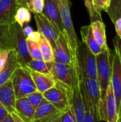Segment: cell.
Segmentation results:
<instances>
[{"label": "cell", "instance_id": "6da1fadb", "mask_svg": "<svg viewBox=\"0 0 121 122\" xmlns=\"http://www.w3.org/2000/svg\"><path fill=\"white\" fill-rule=\"evenodd\" d=\"M97 80L100 87L101 97L98 105V115L100 121L106 120L105 107L107 92L111 84L113 51L110 49L96 56Z\"/></svg>", "mask_w": 121, "mask_h": 122}, {"label": "cell", "instance_id": "7a4b0ae2", "mask_svg": "<svg viewBox=\"0 0 121 122\" xmlns=\"http://www.w3.org/2000/svg\"><path fill=\"white\" fill-rule=\"evenodd\" d=\"M61 14L63 34L66 39L69 50L71 51L73 64L75 66H78V39L75 31L71 14V4L69 0H57Z\"/></svg>", "mask_w": 121, "mask_h": 122}, {"label": "cell", "instance_id": "3957f363", "mask_svg": "<svg viewBox=\"0 0 121 122\" xmlns=\"http://www.w3.org/2000/svg\"><path fill=\"white\" fill-rule=\"evenodd\" d=\"M9 39L10 49L14 50L16 53L21 66H25L31 60L27 47V37L23 28L16 22L9 25Z\"/></svg>", "mask_w": 121, "mask_h": 122}, {"label": "cell", "instance_id": "277c9868", "mask_svg": "<svg viewBox=\"0 0 121 122\" xmlns=\"http://www.w3.org/2000/svg\"><path fill=\"white\" fill-rule=\"evenodd\" d=\"M46 64L50 74L53 79L70 89L73 87L75 82L81 77L78 66L55 61L46 62Z\"/></svg>", "mask_w": 121, "mask_h": 122}, {"label": "cell", "instance_id": "5b68a950", "mask_svg": "<svg viewBox=\"0 0 121 122\" xmlns=\"http://www.w3.org/2000/svg\"><path fill=\"white\" fill-rule=\"evenodd\" d=\"M16 99L26 97L37 91L30 71L23 66L19 67L11 77Z\"/></svg>", "mask_w": 121, "mask_h": 122}, {"label": "cell", "instance_id": "8992f818", "mask_svg": "<svg viewBox=\"0 0 121 122\" xmlns=\"http://www.w3.org/2000/svg\"><path fill=\"white\" fill-rule=\"evenodd\" d=\"M71 89L56 81V84L43 93L44 99L58 111L63 112L71 107Z\"/></svg>", "mask_w": 121, "mask_h": 122}, {"label": "cell", "instance_id": "52a82bcc", "mask_svg": "<svg viewBox=\"0 0 121 122\" xmlns=\"http://www.w3.org/2000/svg\"><path fill=\"white\" fill-rule=\"evenodd\" d=\"M78 63L81 76L97 79L96 55L83 41L78 43Z\"/></svg>", "mask_w": 121, "mask_h": 122}, {"label": "cell", "instance_id": "ba28073f", "mask_svg": "<svg viewBox=\"0 0 121 122\" xmlns=\"http://www.w3.org/2000/svg\"><path fill=\"white\" fill-rule=\"evenodd\" d=\"M111 84L115 97L119 117L121 109V60L118 52L115 49L113 51Z\"/></svg>", "mask_w": 121, "mask_h": 122}, {"label": "cell", "instance_id": "9c48e42d", "mask_svg": "<svg viewBox=\"0 0 121 122\" xmlns=\"http://www.w3.org/2000/svg\"><path fill=\"white\" fill-rule=\"evenodd\" d=\"M34 19L36 24L38 31L48 40L51 46L53 47L56 40L61 34L60 31L42 13L34 14Z\"/></svg>", "mask_w": 121, "mask_h": 122}, {"label": "cell", "instance_id": "30bf717a", "mask_svg": "<svg viewBox=\"0 0 121 122\" xmlns=\"http://www.w3.org/2000/svg\"><path fill=\"white\" fill-rule=\"evenodd\" d=\"M53 52V61L65 64L74 65L66 39L63 33H61L52 47Z\"/></svg>", "mask_w": 121, "mask_h": 122}, {"label": "cell", "instance_id": "8fae6325", "mask_svg": "<svg viewBox=\"0 0 121 122\" xmlns=\"http://www.w3.org/2000/svg\"><path fill=\"white\" fill-rule=\"evenodd\" d=\"M80 88L88 97L93 106L98 111L101 92L97 79L83 77L81 76Z\"/></svg>", "mask_w": 121, "mask_h": 122}, {"label": "cell", "instance_id": "7c38bea8", "mask_svg": "<svg viewBox=\"0 0 121 122\" xmlns=\"http://www.w3.org/2000/svg\"><path fill=\"white\" fill-rule=\"evenodd\" d=\"M19 6L18 0H0V24L10 25L14 23V16Z\"/></svg>", "mask_w": 121, "mask_h": 122}, {"label": "cell", "instance_id": "4fadbf2b", "mask_svg": "<svg viewBox=\"0 0 121 122\" xmlns=\"http://www.w3.org/2000/svg\"><path fill=\"white\" fill-rule=\"evenodd\" d=\"M42 14L60 31L63 32V24L57 0H45Z\"/></svg>", "mask_w": 121, "mask_h": 122}, {"label": "cell", "instance_id": "5bb4252c", "mask_svg": "<svg viewBox=\"0 0 121 122\" xmlns=\"http://www.w3.org/2000/svg\"><path fill=\"white\" fill-rule=\"evenodd\" d=\"M16 101V98L10 79L0 86V102L9 113H11L15 112Z\"/></svg>", "mask_w": 121, "mask_h": 122}, {"label": "cell", "instance_id": "9a60e30c", "mask_svg": "<svg viewBox=\"0 0 121 122\" xmlns=\"http://www.w3.org/2000/svg\"><path fill=\"white\" fill-rule=\"evenodd\" d=\"M21 66L19 64L18 56L14 50L11 49L6 63L0 71V86L11 79L14 71Z\"/></svg>", "mask_w": 121, "mask_h": 122}, {"label": "cell", "instance_id": "2e32d148", "mask_svg": "<svg viewBox=\"0 0 121 122\" xmlns=\"http://www.w3.org/2000/svg\"><path fill=\"white\" fill-rule=\"evenodd\" d=\"M105 118V122H119V117L117 110L116 102L111 84H110L109 86L106 99Z\"/></svg>", "mask_w": 121, "mask_h": 122}, {"label": "cell", "instance_id": "e0dca14e", "mask_svg": "<svg viewBox=\"0 0 121 122\" xmlns=\"http://www.w3.org/2000/svg\"><path fill=\"white\" fill-rule=\"evenodd\" d=\"M29 71L37 91L44 93L56 84V80L51 74H45L31 70Z\"/></svg>", "mask_w": 121, "mask_h": 122}, {"label": "cell", "instance_id": "ac0fdd59", "mask_svg": "<svg viewBox=\"0 0 121 122\" xmlns=\"http://www.w3.org/2000/svg\"><path fill=\"white\" fill-rule=\"evenodd\" d=\"M15 112L26 122H33L35 109L31 105L26 97L17 99L15 104Z\"/></svg>", "mask_w": 121, "mask_h": 122}, {"label": "cell", "instance_id": "d6986e66", "mask_svg": "<svg viewBox=\"0 0 121 122\" xmlns=\"http://www.w3.org/2000/svg\"><path fill=\"white\" fill-rule=\"evenodd\" d=\"M81 34L82 37V41L89 48L94 55L96 56L104 51L98 44L93 34L91 25L82 26L81 28Z\"/></svg>", "mask_w": 121, "mask_h": 122}, {"label": "cell", "instance_id": "ffe728a7", "mask_svg": "<svg viewBox=\"0 0 121 122\" xmlns=\"http://www.w3.org/2000/svg\"><path fill=\"white\" fill-rule=\"evenodd\" d=\"M91 26L92 29L93 34L99 45V46L103 50L107 51L109 49L107 44V38L106 34V26L102 21L97 20L91 22Z\"/></svg>", "mask_w": 121, "mask_h": 122}, {"label": "cell", "instance_id": "44dd1931", "mask_svg": "<svg viewBox=\"0 0 121 122\" xmlns=\"http://www.w3.org/2000/svg\"><path fill=\"white\" fill-rule=\"evenodd\" d=\"M81 93L83 106H84V122H100L98 109L93 106L88 97L81 89Z\"/></svg>", "mask_w": 121, "mask_h": 122}, {"label": "cell", "instance_id": "7402d4cb", "mask_svg": "<svg viewBox=\"0 0 121 122\" xmlns=\"http://www.w3.org/2000/svg\"><path fill=\"white\" fill-rule=\"evenodd\" d=\"M58 112H60V111H58L51 103L44 99L39 106L35 109L33 122L50 117Z\"/></svg>", "mask_w": 121, "mask_h": 122}, {"label": "cell", "instance_id": "603a6c76", "mask_svg": "<svg viewBox=\"0 0 121 122\" xmlns=\"http://www.w3.org/2000/svg\"><path fill=\"white\" fill-rule=\"evenodd\" d=\"M37 43L40 48L43 60L46 62L53 61V49L48 40L41 34L37 40Z\"/></svg>", "mask_w": 121, "mask_h": 122}, {"label": "cell", "instance_id": "cb8c5ba5", "mask_svg": "<svg viewBox=\"0 0 121 122\" xmlns=\"http://www.w3.org/2000/svg\"><path fill=\"white\" fill-rule=\"evenodd\" d=\"M24 67H26L31 71H34L36 72L45 74H50L47 64L43 59H31Z\"/></svg>", "mask_w": 121, "mask_h": 122}, {"label": "cell", "instance_id": "d4e9b609", "mask_svg": "<svg viewBox=\"0 0 121 122\" xmlns=\"http://www.w3.org/2000/svg\"><path fill=\"white\" fill-rule=\"evenodd\" d=\"M31 18L30 10L25 6H19L16 10L14 20L21 27L24 28V25L31 21Z\"/></svg>", "mask_w": 121, "mask_h": 122}, {"label": "cell", "instance_id": "484cf974", "mask_svg": "<svg viewBox=\"0 0 121 122\" xmlns=\"http://www.w3.org/2000/svg\"><path fill=\"white\" fill-rule=\"evenodd\" d=\"M26 42H27L29 54L31 59H39V60L43 59L42 54H41V50H40V48L39 46L37 41L27 39Z\"/></svg>", "mask_w": 121, "mask_h": 122}, {"label": "cell", "instance_id": "4316f807", "mask_svg": "<svg viewBox=\"0 0 121 122\" xmlns=\"http://www.w3.org/2000/svg\"><path fill=\"white\" fill-rule=\"evenodd\" d=\"M85 5L87 8V10L88 11L90 19H91V22H93L94 21L100 20L102 21V17H101V13H99L95 8L93 0H83Z\"/></svg>", "mask_w": 121, "mask_h": 122}, {"label": "cell", "instance_id": "83f0119b", "mask_svg": "<svg viewBox=\"0 0 121 122\" xmlns=\"http://www.w3.org/2000/svg\"><path fill=\"white\" fill-rule=\"evenodd\" d=\"M0 47L11 49L9 39V25L0 24Z\"/></svg>", "mask_w": 121, "mask_h": 122}, {"label": "cell", "instance_id": "f1b7e54d", "mask_svg": "<svg viewBox=\"0 0 121 122\" xmlns=\"http://www.w3.org/2000/svg\"><path fill=\"white\" fill-rule=\"evenodd\" d=\"M26 97L27 100L29 101V102L31 104V105L34 109L38 107L39 106V104L45 99L43 96V93H41L39 91H36L30 94H29Z\"/></svg>", "mask_w": 121, "mask_h": 122}, {"label": "cell", "instance_id": "f546056e", "mask_svg": "<svg viewBox=\"0 0 121 122\" xmlns=\"http://www.w3.org/2000/svg\"><path fill=\"white\" fill-rule=\"evenodd\" d=\"M111 1L112 0H93L94 6L99 13L103 11L108 12Z\"/></svg>", "mask_w": 121, "mask_h": 122}, {"label": "cell", "instance_id": "4dcf8cb0", "mask_svg": "<svg viewBox=\"0 0 121 122\" xmlns=\"http://www.w3.org/2000/svg\"><path fill=\"white\" fill-rule=\"evenodd\" d=\"M60 120L61 122H76L75 117L71 107L67 108L66 110L61 112Z\"/></svg>", "mask_w": 121, "mask_h": 122}, {"label": "cell", "instance_id": "1f68e13d", "mask_svg": "<svg viewBox=\"0 0 121 122\" xmlns=\"http://www.w3.org/2000/svg\"><path fill=\"white\" fill-rule=\"evenodd\" d=\"M44 6L43 0H31V10L34 14H41Z\"/></svg>", "mask_w": 121, "mask_h": 122}, {"label": "cell", "instance_id": "d6a6232c", "mask_svg": "<svg viewBox=\"0 0 121 122\" xmlns=\"http://www.w3.org/2000/svg\"><path fill=\"white\" fill-rule=\"evenodd\" d=\"M11 49L0 47V71L4 66Z\"/></svg>", "mask_w": 121, "mask_h": 122}, {"label": "cell", "instance_id": "836d02e7", "mask_svg": "<svg viewBox=\"0 0 121 122\" xmlns=\"http://www.w3.org/2000/svg\"><path fill=\"white\" fill-rule=\"evenodd\" d=\"M60 113H61V112L57 113V114H53V115H51L50 117H46V118H44V119H41L36 120V121L31 122H61Z\"/></svg>", "mask_w": 121, "mask_h": 122}, {"label": "cell", "instance_id": "e575fe53", "mask_svg": "<svg viewBox=\"0 0 121 122\" xmlns=\"http://www.w3.org/2000/svg\"><path fill=\"white\" fill-rule=\"evenodd\" d=\"M113 43H114V49L118 52L121 60V39L118 36H116L113 39Z\"/></svg>", "mask_w": 121, "mask_h": 122}, {"label": "cell", "instance_id": "d590c367", "mask_svg": "<svg viewBox=\"0 0 121 122\" xmlns=\"http://www.w3.org/2000/svg\"><path fill=\"white\" fill-rule=\"evenodd\" d=\"M116 27V30L117 32V36L121 39V17L118 18L113 21Z\"/></svg>", "mask_w": 121, "mask_h": 122}, {"label": "cell", "instance_id": "8d00e7d4", "mask_svg": "<svg viewBox=\"0 0 121 122\" xmlns=\"http://www.w3.org/2000/svg\"><path fill=\"white\" fill-rule=\"evenodd\" d=\"M9 114V112L6 109V108L0 102V122L2 121Z\"/></svg>", "mask_w": 121, "mask_h": 122}, {"label": "cell", "instance_id": "74e56055", "mask_svg": "<svg viewBox=\"0 0 121 122\" xmlns=\"http://www.w3.org/2000/svg\"><path fill=\"white\" fill-rule=\"evenodd\" d=\"M41 34L37 31H32L28 36H27V39H31V40H34L35 41H37L39 37L40 36Z\"/></svg>", "mask_w": 121, "mask_h": 122}, {"label": "cell", "instance_id": "f35d334b", "mask_svg": "<svg viewBox=\"0 0 121 122\" xmlns=\"http://www.w3.org/2000/svg\"><path fill=\"white\" fill-rule=\"evenodd\" d=\"M19 5L21 6H25L27 9H29L30 10V11H31V0H19Z\"/></svg>", "mask_w": 121, "mask_h": 122}, {"label": "cell", "instance_id": "ab89813d", "mask_svg": "<svg viewBox=\"0 0 121 122\" xmlns=\"http://www.w3.org/2000/svg\"><path fill=\"white\" fill-rule=\"evenodd\" d=\"M11 115L12 116L14 120L15 121V122H26L16 112H11L10 113Z\"/></svg>", "mask_w": 121, "mask_h": 122}, {"label": "cell", "instance_id": "60d3db41", "mask_svg": "<svg viewBox=\"0 0 121 122\" xmlns=\"http://www.w3.org/2000/svg\"><path fill=\"white\" fill-rule=\"evenodd\" d=\"M0 122H15V121L14 120L12 116L11 115V114L9 113L2 121H1Z\"/></svg>", "mask_w": 121, "mask_h": 122}, {"label": "cell", "instance_id": "b9f144b4", "mask_svg": "<svg viewBox=\"0 0 121 122\" xmlns=\"http://www.w3.org/2000/svg\"><path fill=\"white\" fill-rule=\"evenodd\" d=\"M23 30H24V34H26V37H27V36L33 31L32 28H31V26H26V27L23 28Z\"/></svg>", "mask_w": 121, "mask_h": 122}, {"label": "cell", "instance_id": "7bdbcfd3", "mask_svg": "<svg viewBox=\"0 0 121 122\" xmlns=\"http://www.w3.org/2000/svg\"><path fill=\"white\" fill-rule=\"evenodd\" d=\"M121 121V113H120V115H119V122Z\"/></svg>", "mask_w": 121, "mask_h": 122}, {"label": "cell", "instance_id": "ee69618b", "mask_svg": "<svg viewBox=\"0 0 121 122\" xmlns=\"http://www.w3.org/2000/svg\"><path fill=\"white\" fill-rule=\"evenodd\" d=\"M43 1H45V0H43Z\"/></svg>", "mask_w": 121, "mask_h": 122}, {"label": "cell", "instance_id": "f6af8a7d", "mask_svg": "<svg viewBox=\"0 0 121 122\" xmlns=\"http://www.w3.org/2000/svg\"></svg>", "mask_w": 121, "mask_h": 122}, {"label": "cell", "instance_id": "bcb514c9", "mask_svg": "<svg viewBox=\"0 0 121 122\" xmlns=\"http://www.w3.org/2000/svg\"><path fill=\"white\" fill-rule=\"evenodd\" d=\"M18 1H19V0H18Z\"/></svg>", "mask_w": 121, "mask_h": 122}]
</instances>
